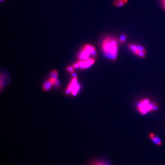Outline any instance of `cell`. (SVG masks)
<instances>
[{"mask_svg":"<svg viewBox=\"0 0 165 165\" xmlns=\"http://www.w3.org/2000/svg\"><path fill=\"white\" fill-rule=\"evenodd\" d=\"M101 48L105 55L107 58L115 60L117 57L118 41L116 38L108 36L103 40Z\"/></svg>","mask_w":165,"mask_h":165,"instance_id":"1","label":"cell"},{"mask_svg":"<svg viewBox=\"0 0 165 165\" xmlns=\"http://www.w3.org/2000/svg\"><path fill=\"white\" fill-rule=\"evenodd\" d=\"M137 108L139 112L142 114H146L149 112L157 110L158 105L154 102H152L149 99H144L138 103Z\"/></svg>","mask_w":165,"mask_h":165,"instance_id":"2","label":"cell"},{"mask_svg":"<svg viewBox=\"0 0 165 165\" xmlns=\"http://www.w3.org/2000/svg\"><path fill=\"white\" fill-rule=\"evenodd\" d=\"M91 54H92V56H96V50L93 45L87 44L84 46L82 51L78 55L77 57L78 59L84 60L89 58Z\"/></svg>","mask_w":165,"mask_h":165,"instance_id":"3","label":"cell"},{"mask_svg":"<svg viewBox=\"0 0 165 165\" xmlns=\"http://www.w3.org/2000/svg\"><path fill=\"white\" fill-rule=\"evenodd\" d=\"M58 82L57 79H54L51 78L49 80L45 83L43 86V89L45 91H47L50 89L51 87L53 85H58Z\"/></svg>","mask_w":165,"mask_h":165,"instance_id":"4","label":"cell"},{"mask_svg":"<svg viewBox=\"0 0 165 165\" xmlns=\"http://www.w3.org/2000/svg\"><path fill=\"white\" fill-rule=\"evenodd\" d=\"M149 137L151 138L152 141L153 143L156 144L158 146H161L162 144V141H161L159 137H158L154 133H150L149 134Z\"/></svg>","mask_w":165,"mask_h":165,"instance_id":"5","label":"cell"},{"mask_svg":"<svg viewBox=\"0 0 165 165\" xmlns=\"http://www.w3.org/2000/svg\"><path fill=\"white\" fill-rule=\"evenodd\" d=\"M95 62V60L91 58H88V59L83 60V67L84 69L87 68L91 67Z\"/></svg>","mask_w":165,"mask_h":165,"instance_id":"6","label":"cell"},{"mask_svg":"<svg viewBox=\"0 0 165 165\" xmlns=\"http://www.w3.org/2000/svg\"><path fill=\"white\" fill-rule=\"evenodd\" d=\"M77 79L76 77H74L72 80V82L69 85L68 88L67 89L66 91V94H69L70 92H72V89L74 88L75 85L77 84Z\"/></svg>","mask_w":165,"mask_h":165,"instance_id":"7","label":"cell"},{"mask_svg":"<svg viewBox=\"0 0 165 165\" xmlns=\"http://www.w3.org/2000/svg\"><path fill=\"white\" fill-rule=\"evenodd\" d=\"M91 165H111L109 161L106 160H95L93 161Z\"/></svg>","mask_w":165,"mask_h":165,"instance_id":"8","label":"cell"},{"mask_svg":"<svg viewBox=\"0 0 165 165\" xmlns=\"http://www.w3.org/2000/svg\"><path fill=\"white\" fill-rule=\"evenodd\" d=\"M128 2V0H116L114 2L113 4L116 7H120L124 5Z\"/></svg>","mask_w":165,"mask_h":165,"instance_id":"9","label":"cell"},{"mask_svg":"<svg viewBox=\"0 0 165 165\" xmlns=\"http://www.w3.org/2000/svg\"><path fill=\"white\" fill-rule=\"evenodd\" d=\"M128 46L131 50V51L133 52V53L135 54V55H137V54L138 52V48H137V45L132 44H128Z\"/></svg>","mask_w":165,"mask_h":165,"instance_id":"10","label":"cell"},{"mask_svg":"<svg viewBox=\"0 0 165 165\" xmlns=\"http://www.w3.org/2000/svg\"><path fill=\"white\" fill-rule=\"evenodd\" d=\"M58 76V72L56 70H54L51 73V78L54 79H57Z\"/></svg>","mask_w":165,"mask_h":165,"instance_id":"11","label":"cell"},{"mask_svg":"<svg viewBox=\"0 0 165 165\" xmlns=\"http://www.w3.org/2000/svg\"><path fill=\"white\" fill-rule=\"evenodd\" d=\"M127 39V36L125 35H122V36H120V39H119V41L121 43L123 44L125 42V41Z\"/></svg>","mask_w":165,"mask_h":165,"instance_id":"12","label":"cell"},{"mask_svg":"<svg viewBox=\"0 0 165 165\" xmlns=\"http://www.w3.org/2000/svg\"><path fill=\"white\" fill-rule=\"evenodd\" d=\"M145 52H142V51H138V53L137 54V56H139L140 57L142 58H144L145 57Z\"/></svg>","mask_w":165,"mask_h":165,"instance_id":"13","label":"cell"},{"mask_svg":"<svg viewBox=\"0 0 165 165\" xmlns=\"http://www.w3.org/2000/svg\"><path fill=\"white\" fill-rule=\"evenodd\" d=\"M74 67L73 66H69L68 67H67V70L69 71V72H71L72 73L74 72Z\"/></svg>","mask_w":165,"mask_h":165,"instance_id":"14","label":"cell"},{"mask_svg":"<svg viewBox=\"0 0 165 165\" xmlns=\"http://www.w3.org/2000/svg\"><path fill=\"white\" fill-rule=\"evenodd\" d=\"M73 67L74 68H78V67H80V66H79V64L78 63V62H77V63H75L74 65H73Z\"/></svg>","mask_w":165,"mask_h":165,"instance_id":"15","label":"cell"},{"mask_svg":"<svg viewBox=\"0 0 165 165\" xmlns=\"http://www.w3.org/2000/svg\"><path fill=\"white\" fill-rule=\"evenodd\" d=\"M164 8H165V6H164Z\"/></svg>","mask_w":165,"mask_h":165,"instance_id":"16","label":"cell"},{"mask_svg":"<svg viewBox=\"0 0 165 165\" xmlns=\"http://www.w3.org/2000/svg\"><path fill=\"white\" fill-rule=\"evenodd\" d=\"M1 1H3V0H1Z\"/></svg>","mask_w":165,"mask_h":165,"instance_id":"17","label":"cell"}]
</instances>
